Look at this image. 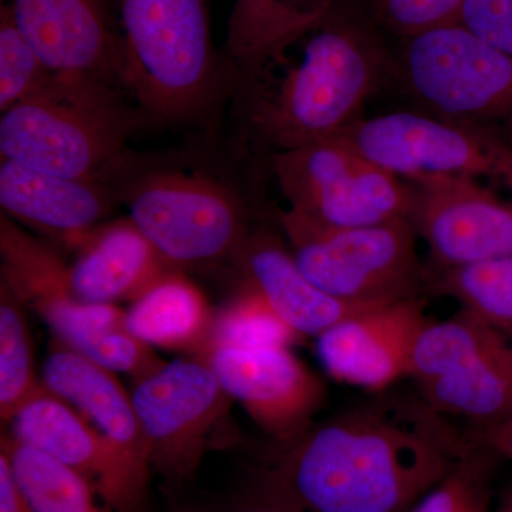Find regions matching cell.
Masks as SVG:
<instances>
[{"label":"cell","instance_id":"obj_1","mask_svg":"<svg viewBox=\"0 0 512 512\" xmlns=\"http://www.w3.org/2000/svg\"><path fill=\"white\" fill-rule=\"evenodd\" d=\"M421 397H383L313 423L264 471L306 512H410L468 444Z\"/></svg>","mask_w":512,"mask_h":512},{"label":"cell","instance_id":"obj_2","mask_svg":"<svg viewBox=\"0 0 512 512\" xmlns=\"http://www.w3.org/2000/svg\"><path fill=\"white\" fill-rule=\"evenodd\" d=\"M392 59L369 9L343 0L241 74L248 126L274 154L340 137L392 77Z\"/></svg>","mask_w":512,"mask_h":512},{"label":"cell","instance_id":"obj_3","mask_svg":"<svg viewBox=\"0 0 512 512\" xmlns=\"http://www.w3.org/2000/svg\"><path fill=\"white\" fill-rule=\"evenodd\" d=\"M126 96L113 84L56 73L40 92L3 111L0 156L64 177L107 175L146 119Z\"/></svg>","mask_w":512,"mask_h":512},{"label":"cell","instance_id":"obj_4","mask_svg":"<svg viewBox=\"0 0 512 512\" xmlns=\"http://www.w3.org/2000/svg\"><path fill=\"white\" fill-rule=\"evenodd\" d=\"M116 9L128 99L158 123L200 116L220 84L207 0H116Z\"/></svg>","mask_w":512,"mask_h":512},{"label":"cell","instance_id":"obj_5","mask_svg":"<svg viewBox=\"0 0 512 512\" xmlns=\"http://www.w3.org/2000/svg\"><path fill=\"white\" fill-rule=\"evenodd\" d=\"M2 284L36 312L57 342L134 382L165 365L153 348L127 328L117 305L84 302L70 284L69 265L5 214L0 217Z\"/></svg>","mask_w":512,"mask_h":512},{"label":"cell","instance_id":"obj_6","mask_svg":"<svg viewBox=\"0 0 512 512\" xmlns=\"http://www.w3.org/2000/svg\"><path fill=\"white\" fill-rule=\"evenodd\" d=\"M390 79L423 113L512 141V57L461 23L400 39Z\"/></svg>","mask_w":512,"mask_h":512},{"label":"cell","instance_id":"obj_7","mask_svg":"<svg viewBox=\"0 0 512 512\" xmlns=\"http://www.w3.org/2000/svg\"><path fill=\"white\" fill-rule=\"evenodd\" d=\"M114 184L130 221L175 269L235 259L251 235L245 201L217 175L151 167Z\"/></svg>","mask_w":512,"mask_h":512},{"label":"cell","instance_id":"obj_8","mask_svg":"<svg viewBox=\"0 0 512 512\" xmlns=\"http://www.w3.org/2000/svg\"><path fill=\"white\" fill-rule=\"evenodd\" d=\"M296 264L306 278L340 301L360 306L419 298L427 266L417 255L412 222L394 220L369 227H313L279 212Z\"/></svg>","mask_w":512,"mask_h":512},{"label":"cell","instance_id":"obj_9","mask_svg":"<svg viewBox=\"0 0 512 512\" xmlns=\"http://www.w3.org/2000/svg\"><path fill=\"white\" fill-rule=\"evenodd\" d=\"M272 168L288 201L281 211L313 227L345 229L409 220V181L380 167L342 137L274 154Z\"/></svg>","mask_w":512,"mask_h":512},{"label":"cell","instance_id":"obj_10","mask_svg":"<svg viewBox=\"0 0 512 512\" xmlns=\"http://www.w3.org/2000/svg\"><path fill=\"white\" fill-rule=\"evenodd\" d=\"M409 379L443 416L491 426L512 414V336L460 309L430 320L414 348Z\"/></svg>","mask_w":512,"mask_h":512},{"label":"cell","instance_id":"obj_11","mask_svg":"<svg viewBox=\"0 0 512 512\" xmlns=\"http://www.w3.org/2000/svg\"><path fill=\"white\" fill-rule=\"evenodd\" d=\"M373 163L409 181L430 175L491 180L512 194V141L423 113L363 117L340 136Z\"/></svg>","mask_w":512,"mask_h":512},{"label":"cell","instance_id":"obj_12","mask_svg":"<svg viewBox=\"0 0 512 512\" xmlns=\"http://www.w3.org/2000/svg\"><path fill=\"white\" fill-rule=\"evenodd\" d=\"M131 397L153 473L174 484L191 481L202 458L221 439L234 402L211 367L201 357L165 362L134 382Z\"/></svg>","mask_w":512,"mask_h":512},{"label":"cell","instance_id":"obj_13","mask_svg":"<svg viewBox=\"0 0 512 512\" xmlns=\"http://www.w3.org/2000/svg\"><path fill=\"white\" fill-rule=\"evenodd\" d=\"M409 184V220L430 249L431 265L448 268L512 256V201L471 178L430 175Z\"/></svg>","mask_w":512,"mask_h":512},{"label":"cell","instance_id":"obj_14","mask_svg":"<svg viewBox=\"0 0 512 512\" xmlns=\"http://www.w3.org/2000/svg\"><path fill=\"white\" fill-rule=\"evenodd\" d=\"M200 356L222 389L278 444L305 433L326 400L325 384L291 348H211Z\"/></svg>","mask_w":512,"mask_h":512},{"label":"cell","instance_id":"obj_15","mask_svg":"<svg viewBox=\"0 0 512 512\" xmlns=\"http://www.w3.org/2000/svg\"><path fill=\"white\" fill-rule=\"evenodd\" d=\"M9 424L12 439L82 474L114 512H146L150 480L131 470L82 414L43 383Z\"/></svg>","mask_w":512,"mask_h":512},{"label":"cell","instance_id":"obj_16","mask_svg":"<svg viewBox=\"0 0 512 512\" xmlns=\"http://www.w3.org/2000/svg\"><path fill=\"white\" fill-rule=\"evenodd\" d=\"M429 322L420 298L363 309L316 338L320 363L340 383L382 393L409 377L414 348Z\"/></svg>","mask_w":512,"mask_h":512},{"label":"cell","instance_id":"obj_17","mask_svg":"<svg viewBox=\"0 0 512 512\" xmlns=\"http://www.w3.org/2000/svg\"><path fill=\"white\" fill-rule=\"evenodd\" d=\"M5 5L53 72L123 90L116 0H8Z\"/></svg>","mask_w":512,"mask_h":512},{"label":"cell","instance_id":"obj_18","mask_svg":"<svg viewBox=\"0 0 512 512\" xmlns=\"http://www.w3.org/2000/svg\"><path fill=\"white\" fill-rule=\"evenodd\" d=\"M40 380L82 414L131 470L150 480L153 470L146 434L133 397L116 372L55 340Z\"/></svg>","mask_w":512,"mask_h":512},{"label":"cell","instance_id":"obj_19","mask_svg":"<svg viewBox=\"0 0 512 512\" xmlns=\"http://www.w3.org/2000/svg\"><path fill=\"white\" fill-rule=\"evenodd\" d=\"M117 202L120 195L110 174L74 178L9 160L0 163L2 214L70 244L104 224Z\"/></svg>","mask_w":512,"mask_h":512},{"label":"cell","instance_id":"obj_20","mask_svg":"<svg viewBox=\"0 0 512 512\" xmlns=\"http://www.w3.org/2000/svg\"><path fill=\"white\" fill-rule=\"evenodd\" d=\"M72 245L79 252L69 265L70 284L84 302H133L175 269L130 218L104 222Z\"/></svg>","mask_w":512,"mask_h":512},{"label":"cell","instance_id":"obj_21","mask_svg":"<svg viewBox=\"0 0 512 512\" xmlns=\"http://www.w3.org/2000/svg\"><path fill=\"white\" fill-rule=\"evenodd\" d=\"M235 261L244 275L245 288L259 293L302 338H318L340 320L372 308L323 292L303 274L291 249L269 232L249 235Z\"/></svg>","mask_w":512,"mask_h":512},{"label":"cell","instance_id":"obj_22","mask_svg":"<svg viewBox=\"0 0 512 512\" xmlns=\"http://www.w3.org/2000/svg\"><path fill=\"white\" fill-rule=\"evenodd\" d=\"M212 320L204 292L177 269L161 276L126 312L128 330L160 349H201Z\"/></svg>","mask_w":512,"mask_h":512},{"label":"cell","instance_id":"obj_23","mask_svg":"<svg viewBox=\"0 0 512 512\" xmlns=\"http://www.w3.org/2000/svg\"><path fill=\"white\" fill-rule=\"evenodd\" d=\"M343 0H235L228 20L227 55L241 76L308 32Z\"/></svg>","mask_w":512,"mask_h":512},{"label":"cell","instance_id":"obj_24","mask_svg":"<svg viewBox=\"0 0 512 512\" xmlns=\"http://www.w3.org/2000/svg\"><path fill=\"white\" fill-rule=\"evenodd\" d=\"M0 453L33 512H114L82 474L42 451L2 434Z\"/></svg>","mask_w":512,"mask_h":512},{"label":"cell","instance_id":"obj_25","mask_svg":"<svg viewBox=\"0 0 512 512\" xmlns=\"http://www.w3.org/2000/svg\"><path fill=\"white\" fill-rule=\"evenodd\" d=\"M426 289L512 336V256L448 268L430 265Z\"/></svg>","mask_w":512,"mask_h":512},{"label":"cell","instance_id":"obj_26","mask_svg":"<svg viewBox=\"0 0 512 512\" xmlns=\"http://www.w3.org/2000/svg\"><path fill=\"white\" fill-rule=\"evenodd\" d=\"M25 305L0 282V419L9 424L42 386L33 362Z\"/></svg>","mask_w":512,"mask_h":512},{"label":"cell","instance_id":"obj_27","mask_svg":"<svg viewBox=\"0 0 512 512\" xmlns=\"http://www.w3.org/2000/svg\"><path fill=\"white\" fill-rule=\"evenodd\" d=\"M301 339L302 336L259 293L244 286L237 298L214 316L210 333L200 350L220 346L238 349L291 348Z\"/></svg>","mask_w":512,"mask_h":512},{"label":"cell","instance_id":"obj_28","mask_svg":"<svg viewBox=\"0 0 512 512\" xmlns=\"http://www.w3.org/2000/svg\"><path fill=\"white\" fill-rule=\"evenodd\" d=\"M468 444L439 484L410 512H488L497 454L468 436Z\"/></svg>","mask_w":512,"mask_h":512},{"label":"cell","instance_id":"obj_29","mask_svg":"<svg viewBox=\"0 0 512 512\" xmlns=\"http://www.w3.org/2000/svg\"><path fill=\"white\" fill-rule=\"evenodd\" d=\"M55 72L30 45L8 5L0 8V111L40 92Z\"/></svg>","mask_w":512,"mask_h":512},{"label":"cell","instance_id":"obj_30","mask_svg":"<svg viewBox=\"0 0 512 512\" xmlns=\"http://www.w3.org/2000/svg\"><path fill=\"white\" fill-rule=\"evenodd\" d=\"M380 29L399 39L458 22L464 0H367Z\"/></svg>","mask_w":512,"mask_h":512},{"label":"cell","instance_id":"obj_31","mask_svg":"<svg viewBox=\"0 0 512 512\" xmlns=\"http://www.w3.org/2000/svg\"><path fill=\"white\" fill-rule=\"evenodd\" d=\"M458 23L512 57V0H464Z\"/></svg>","mask_w":512,"mask_h":512},{"label":"cell","instance_id":"obj_32","mask_svg":"<svg viewBox=\"0 0 512 512\" xmlns=\"http://www.w3.org/2000/svg\"><path fill=\"white\" fill-rule=\"evenodd\" d=\"M227 512H306L265 476L252 481L229 505Z\"/></svg>","mask_w":512,"mask_h":512},{"label":"cell","instance_id":"obj_33","mask_svg":"<svg viewBox=\"0 0 512 512\" xmlns=\"http://www.w3.org/2000/svg\"><path fill=\"white\" fill-rule=\"evenodd\" d=\"M468 436L498 457L512 460V414L491 426L477 427Z\"/></svg>","mask_w":512,"mask_h":512},{"label":"cell","instance_id":"obj_34","mask_svg":"<svg viewBox=\"0 0 512 512\" xmlns=\"http://www.w3.org/2000/svg\"><path fill=\"white\" fill-rule=\"evenodd\" d=\"M0 512H33L13 480L8 458L0 453Z\"/></svg>","mask_w":512,"mask_h":512},{"label":"cell","instance_id":"obj_35","mask_svg":"<svg viewBox=\"0 0 512 512\" xmlns=\"http://www.w3.org/2000/svg\"><path fill=\"white\" fill-rule=\"evenodd\" d=\"M494 512H512V488L503 495L497 510Z\"/></svg>","mask_w":512,"mask_h":512},{"label":"cell","instance_id":"obj_36","mask_svg":"<svg viewBox=\"0 0 512 512\" xmlns=\"http://www.w3.org/2000/svg\"><path fill=\"white\" fill-rule=\"evenodd\" d=\"M177 512H204V511L195 510V508H184V510H180V511H177Z\"/></svg>","mask_w":512,"mask_h":512}]
</instances>
